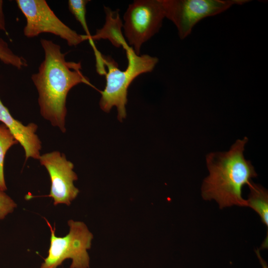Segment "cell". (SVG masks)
<instances>
[{
    "mask_svg": "<svg viewBox=\"0 0 268 268\" xmlns=\"http://www.w3.org/2000/svg\"><path fill=\"white\" fill-rule=\"evenodd\" d=\"M3 1L0 0V30L6 31L5 22L3 12Z\"/></svg>",
    "mask_w": 268,
    "mask_h": 268,
    "instance_id": "obj_16",
    "label": "cell"
},
{
    "mask_svg": "<svg viewBox=\"0 0 268 268\" xmlns=\"http://www.w3.org/2000/svg\"><path fill=\"white\" fill-rule=\"evenodd\" d=\"M125 50L128 66L124 70L119 68L117 63L111 58L104 57V63L107 68L105 74L106 85L104 90L100 91L101 109L108 113L113 107H116L120 122L127 116L128 87L138 75L152 71L158 62L157 57L146 54L137 55L130 46Z\"/></svg>",
    "mask_w": 268,
    "mask_h": 268,
    "instance_id": "obj_3",
    "label": "cell"
},
{
    "mask_svg": "<svg viewBox=\"0 0 268 268\" xmlns=\"http://www.w3.org/2000/svg\"><path fill=\"white\" fill-rule=\"evenodd\" d=\"M0 61L5 64L12 66L18 69L27 66L23 58L15 54L9 48L7 43L0 38Z\"/></svg>",
    "mask_w": 268,
    "mask_h": 268,
    "instance_id": "obj_14",
    "label": "cell"
},
{
    "mask_svg": "<svg viewBox=\"0 0 268 268\" xmlns=\"http://www.w3.org/2000/svg\"><path fill=\"white\" fill-rule=\"evenodd\" d=\"M89 1L88 0H69L68 8L75 19L79 22L85 32L86 39L90 44L94 43L91 40V35L88 30L86 19V6Z\"/></svg>",
    "mask_w": 268,
    "mask_h": 268,
    "instance_id": "obj_13",
    "label": "cell"
},
{
    "mask_svg": "<svg viewBox=\"0 0 268 268\" xmlns=\"http://www.w3.org/2000/svg\"><path fill=\"white\" fill-rule=\"evenodd\" d=\"M106 21L103 27L97 29L96 33L91 35L92 41L108 39L116 47H122L124 50L129 45L122 33L123 24L120 18L119 10H112L108 7L104 6Z\"/></svg>",
    "mask_w": 268,
    "mask_h": 268,
    "instance_id": "obj_10",
    "label": "cell"
},
{
    "mask_svg": "<svg viewBox=\"0 0 268 268\" xmlns=\"http://www.w3.org/2000/svg\"><path fill=\"white\" fill-rule=\"evenodd\" d=\"M18 143L8 128L0 125V190H7L4 176V161L7 150L13 145Z\"/></svg>",
    "mask_w": 268,
    "mask_h": 268,
    "instance_id": "obj_12",
    "label": "cell"
},
{
    "mask_svg": "<svg viewBox=\"0 0 268 268\" xmlns=\"http://www.w3.org/2000/svg\"><path fill=\"white\" fill-rule=\"evenodd\" d=\"M51 230L50 246L48 255L40 268H57L67 259L71 260L70 268H89L90 249L93 234L83 222L69 220L68 233L64 237H57L55 228L46 219Z\"/></svg>",
    "mask_w": 268,
    "mask_h": 268,
    "instance_id": "obj_4",
    "label": "cell"
},
{
    "mask_svg": "<svg viewBox=\"0 0 268 268\" xmlns=\"http://www.w3.org/2000/svg\"><path fill=\"white\" fill-rule=\"evenodd\" d=\"M256 253L258 256V258L259 259L260 262L262 265V267L263 268H268L267 263L262 258L259 250H256Z\"/></svg>",
    "mask_w": 268,
    "mask_h": 268,
    "instance_id": "obj_17",
    "label": "cell"
},
{
    "mask_svg": "<svg viewBox=\"0 0 268 268\" xmlns=\"http://www.w3.org/2000/svg\"><path fill=\"white\" fill-rule=\"evenodd\" d=\"M247 141V137L238 139L228 151L207 155L209 175L202 186L203 199L214 200L220 208L233 205L247 206V200L242 196V188L257 176L253 166L244 156Z\"/></svg>",
    "mask_w": 268,
    "mask_h": 268,
    "instance_id": "obj_2",
    "label": "cell"
},
{
    "mask_svg": "<svg viewBox=\"0 0 268 268\" xmlns=\"http://www.w3.org/2000/svg\"><path fill=\"white\" fill-rule=\"evenodd\" d=\"M17 5L26 18L23 29L28 38L41 33H49L66 40L69 46H76L86 40L85 35H80L64 24L44 0H17Z\"/></svg>",
    "mask_w": 268,
    "mask_h": 268,
    "instance_id": "obj_7",
    "label": "cell"
},
{
    "mask_svg": "<svg viewBox=\"0 0 268 268\" xmlns=\"http://www.w3.org/2000/svg\"><path fill=\"white\" fill-rule=\"evenodd\" d=\"M250 189L247 206L253 209L260 216L262 222L268 226V194L262 186L251 181L248 185Z\"/></svg>",
    "mask_w": 268,
    "mask_h": 268,
    "instance_id": "obj_11",
    "label": "cell"
},
{
    "mask_svg": "<svg viewBox=\"0 0 268 268\" xmlns=\"http://www.w3.org/2000/svg\"><path fill=\"white\" fill-rule=\"evenodd\" d=\"M0 121L8 128L18 143L23 147L25 160L31 157L39 159L41 142L35 134L38 126L34 123L27 126L15 119L0 99Z\"/></svg>",
    "mask_w": 268,
    "mask_h": 268,
    "instance_id": "obj_9",
    "label": "cell"
},
{
    "mask_svg": "<svg viewBox=\"0 0 268 268\" xmlns=\"http://www.w3.org/2000/svg\"><path fill=\"white\" fill-rule=\"evenodd\" d=\"M16 206L14 201L3 191L0 190V220L12 212Z\"/></svg>",
    "mask_w": 268,
    "mask_h": 268,
    "instance_id": "obj_15",
    "label": "cell"
},
{
    "mask_svg": "<svg viewBox=\"0 0 268 268\" xmlns=\"http://www.w3.org/2000/svg\"><path fill=\"white\" fill-rule=\"evenodd\" d=\"M165 17L161 0H135L124 15V35L137 55L147 42L162 26Z\"/></svg>",
    "mask_w": 268,
    "mask_h": 268,
    "instance_id": "obj_5",
    "label": "cell"
},
{
    "mask_svg": "<svg viewBox=\"0 0 268 268\" xmlns=\"http://www.w3.org/2000/svg\"></svg>",
    "mask_w": 268,
    "mask_h": 268,
    "instance_id": "obj_18",
    "label": "cell"
},
{
    "mask_svg": "<svg viewBox=\"0 0 268 268\" xmlns=\"http://www.w3.org/2000/svg\"><path fill=\"white\" fill-rule=\"evenodd\" d=\"M44 59L31 78L38 92V104L44 118L66 132V99L69 90L79 83L94 87L81 71L80 62L67 61L60 45L51 40L40 41Z\"/></svg>",
    "mask_w": 268,
    "mask_h": 268,
    "instance_id": "obj_1",
    "label": "cell"
},
{
    "mask_svg": "<svg viewBox=\"0 0 268 268\" xmlns=\"http://www.w3.org/2000/svg\"><path fill=\"white\" fill-rule=\"evenodd\" d=\"M165 16L176 26L179 36L184 39L202 19L224 12L234 4L247 0H161Z\"/></svg>",
    "mask_w": 268,
    "mask_h": 268,
    "instance_id": "obj_6",
    "label": "cell"
},
{
    "mask_svg": "<svg viewBox=\"0 0 268 268\" xmlns=\"http://www.w3.org/2000/svg\"><path fill=\"white\" fill-rule=\"evenodd\" d=\"M39 160L47 170L51 181L50 194L46 196L53 199L55 205L60 203L69 205L79 193L73 184L78 178L73 171L72 163L59 151L45 153L40 156Z\"/></svg>",
    "mask_w": 268,
    "mask_h": 268,
    "instance_id": "obj_8",
    "label": "cell"
}]
</instances>
